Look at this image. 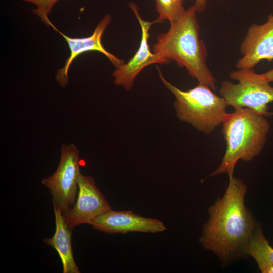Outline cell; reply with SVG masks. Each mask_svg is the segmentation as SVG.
<instances>
[{
    "instance_id": "1",
    "label": "cell",
    "mask_w": 273,
    "mask_h": 273,
    "mask_svg": "<svg viewBox=\"0 0 273 273\" xmlns=\"http://www.w3.org/2000/svg\"><path fill=\"white\" fill-rule=\"evenodd\" d=\"M246 185L234 176L222 198L208 210L209 218L203 228L199 242L226 264L246 254L252 234L258 225L245 206Z\"/></svg>"
},
{
    "instance_id": "2",
    "label": "cell",
    "mask_w": 273,
    "mask_h": 273,
    "mask_svg": "<svg viewBox=\"0 0 273 273\" xmlns=\"http://www.w3.org/2000/svg\"><path fill=\"white\" fill-rule=\"evenodd\" d=\"M197 12L194 5L178 20L170 24L166 33L158 35L153 52L168 63L175 61L198 83L215 90V79L206 63L207 50L199 37Z\"/></svg>"
},
{
    "instance_id": "3",
    "label": "cell",
    "mask_w": 273,
    "mask_h": 273,
    "mask_svg": "<svg viewBox=\"0 0 273 273\" xmlns=\"http://www.w3.org/2000/svg\"><path fill=\"white\" fill-rule=\"evenodd\" d=\"M265 117L246 108L228 113L222 124L225 152L219 166L208 177L223 173L233 176L239 160L250 161L260 154L270 130Z\"/></svg>"
},
{
    "instance_id": "4",
    "label": "cell",
    "mask_w": 273,
    "mask_h": 273,
    "mask_svg": "<svg viewBox=\"0 0 273 273\" xmlns=\"http://www.w3.org/2000/svg\"><path fill=\"white\" fill-rule=\"evenodd\" d=\"M157 70L162 83L176 98L174 106L181 121L207 134L222 124L228 114L226 111L228 106L223 97L201 83L188 90H181L164 78L158 67Z\"/></svg>"
},
{
    "instance_id": "5",
    "label": "cell",
    "mask_w": 273,
    "mask_h": 273,
    "mask_svg": "<svg viewBox=\"0 0 273 273\" xmlns=\"http://www.w3.org/2000/svg\"><path fill=\"white\" fill-rule=\"evenodd\" d=\"M229 76L238 83L224 81L221 84L219 94L228 106L235 110L250 109L265 117L273 116L268 110V104L273 102V87L263 74L244 68L230 72Z\"/></svg>"
},
{
    "instance_id": "6",
    "label": "cell",
    "mask_w": 273,
    "mask_h": 273,
    "mask_svg": "<svg viewBox=\"0 0 273 273\" xmlns=\"http://www.w3.org/2000/svg\"><path fill=\"white\" fill-rule=\"evenodd\" d=\"M80 173L79 150L73 144H63L56 171L42 181L52 196L53 203L59 206L63 213L68 211L75 203Z\"/></svg>"
},
{
    "instance_id": "7",
    "label": "cell",
    "mask_w": 273,
    "mask_h": 273,
    "mask_svg": "<svg viewBox=\"0 0 273 273\" xmlns=\"http://www.w3.org/2000/svg\"><path fill=\"white\" fill-rule=\"evenodd\" d=\"M110 209V205L96 186L94 179L80 173L75 203L63 215L68 226L73 230L78 225L89 224L96 217Z\"/></svg>"
},
{
    "instance_id": "8",
    "label": "cell",
    "mask_w": 273,
    "mask_h": 273,
    "mask_svg": "<svg viewBox=\"0 0 273 273\" xmlns=\"http://www.w3.org/2000/svg\"><path fill=\"white\" fill-rule=\"evenodd\" d=\"M129 6L135 15L140 25L141 38L139 47L134 55L126 63H124L116 68L113 73L114 83L129 90L133 86L135 79L145 67L152 64H167V61L160 58L151 51L148 43L149 30L151 26L155 24L154 21L150 22L141 18L137 5L132 2Z\"/></svg>"
},
{
    "instance_id": "9",
    "label": "cell",
    "mask_w": 273,
    "mask_h": 273,
    "mask_svg": "<svg viewBox=\"0 0 273 273\" xmlns=\"http://www.w3.org/2000/svg\"><path fill=\"white\" fill-rule=\"evenodd\" d=\"M242 57L238 69H253L261 60H273V13L263 24H253L248 28L240 45Z\"/></svg>"
},
{
    "instance_id": "10",
    "label": "cell",
    "mask_w": 273,
    "mask_h": 273,
    "mask_svg": "<svg viewBox=\"0 0 273 273\" xmlns=\"http://www.w3.org/2000/svg\"><path fill=\"white\" fill-rule=\"evenodd\" d=\"M112 20L111 15L106 14L98 24L92 34L87 37L71 38L62 33L51 23V26L66 40L70 49V54L65 65L58 69L56 73V79L62 87H65L68 83V70L73 61L78 56L88 51H98L105 55L116 68L124 61L107 51L102 44V35Z\"/></svg>"
},
{
    "instance_id": "11",
    "label": "cell",
    "mask_w": 273,
    "mask_h": 273,
    "mask_svg": "<svg viewBox=\"0 0 273 273\" xmlns=\"http://www.w3.org/2000/svg\"><path fill=\"white\" fill-rule=\"evenodd\" d=\"M89 224L95 229L108 234L157 233L166 230L163 222L157 219L143 217L129 210L112 209L96 217Z\"/></svg>"
},
{
    "instance_id": "12",
    "label": "cell",
    "mask_w": 273,
    "mask_h": 273,
    "mask_svg": "<svg viewBox=\"0 0 273 273\" xmlns=\"http://www.w3.org/2000/svg\"><path fill=\"white\" fill-rule=\"evenodd\" d=\"M53 205L55 231L52 237L45 238L44 242L58 252L62 262L63 273H79V268L73 257L71 242L72 230L66 223L60 207L54 203H53Z\"/></svg>"
},
{
    "instance_id": "13",
    "label": "cell",
    "mask_w": 273,
    "mask_h": 273,
    "mask_svg": "<svg viewBox=\"0 0 273 273\" xmlns=\"http://www.w3.org/2000/svg\"><path fill=\"white\" fill-rule=\"evenodd\" d=\"M246 254L255 259L262 273H273V248L258 224L252 234Z\"/></svg>"
},
{
    "instance_id": "14",
    "label": "cell",
    "mask_w": 273,
    "mask_h": 273,
    "mask_svg": "<svg viewBox=\"0 0 273 273\" xmlns=\"http://www.w3.org/2000/svg\"><path fill=\"white\" fill-rule=\"evenodd\" d=\"M156 10L159 16L155 23H162L167 20L170 24L178 20L185 13L183 0H155Z\"/></svg>"
},
{
    "instance_id": "15",
    "label": "cell",
    "mask_w": 273,
    "mask_h": 273,
    "mask_svg": "<svg viewBox=\"0 0 273 273\" xmlns=\"http://www.w3.org/2000/svg\"><path fill=\"white\" fill-rule=\"evenodd\" d=\"M35 5L37 8L33 10L32 12L39 16L42 21L48 26L51 23L49 19L48 14L51 13L54 4L59 0H24Z\"/></svg>"
},
{
    "instance_id": "16",
    "label": "cell",
    "mask_w": 273,
    "mask_h": 273,
    "mask_svg": "<svg viewBox=\"0 0 273 273\" xmlns=\"http://www.w3.org/2000/svg\"><path fill=\"white\" fill-rule=\"evenodd\" d=\"M206 0H196L194 5L196 7L197 12H201L206 8Z\"/></svg>"
},
{
    "instance_id": "17",
    "label": "cell",
    "mask_w": 273,
    "mask_h": 273,
    "mask_svg": "<svg viewBox=\"0 0 273 273\" xmlns=\"http://www.w3.org/2000/svg\"><path fill=\"white\" fill-rule=\"evenodd\" d=\"M266 80L270 82H273V69L263 74Z\"/></svg>"
}]
</instances>
